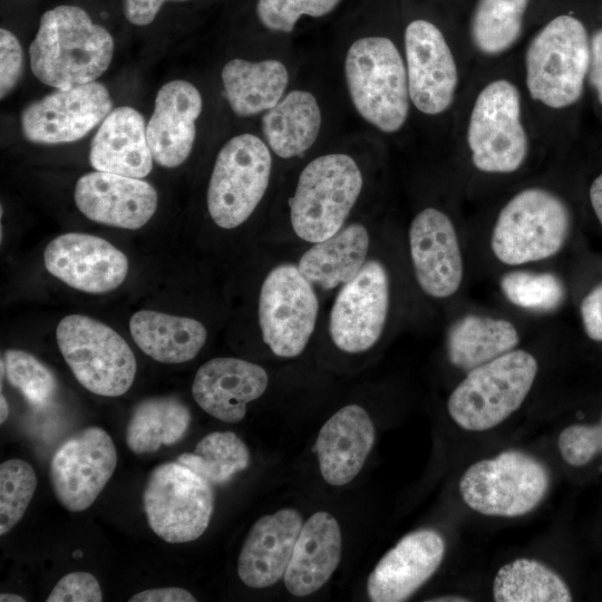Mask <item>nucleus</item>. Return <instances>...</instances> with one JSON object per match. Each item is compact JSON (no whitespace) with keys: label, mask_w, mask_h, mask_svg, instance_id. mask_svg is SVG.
I'll list each match as a JSON object with an SVG mask.
<instances>
[{"label":"nucleus","mask_w":602,"mask_h":602,"mask_svg":"<svg viewBox=\"0 0 602 602\" xmlns=\"http://www.w3.org/2000/svg\"><path fill=\"white\" fill-rule=\"evenodd\" d=\"M114 39L77 6L46 11L29 47L33 75L43 84L68 88L95 81L109 67Z\"/></svg>","instance_id":"nucleus-1"},{"label":"nucleus","mask_w":602,"mask_h":602,"mask_svg":"<svg viewBox=\"0 0 602 602\" xmlns=\"http://www.w3.org/2000/svg\"><path fill=\"white\" fill-rule=\"evenodd\" d=\"M537 370L532 353L514 349L467 371L447 401L452 419L469 431L494 428L522 406Z\"/></svg>","instance_id":"nucleus-2"},{"label":"nucleus","mask_w":602,"mask_h":602,"mask_svg":"<svg viewBox=\"0 0 602 602\" xmlns=\"http://www.w3.org/2000/svg\"><path fill=\"white\" fill-rule=\"evenodd\" d=\"M346 81L359 115L383 133L398 132L409 111L407 70L386 37L356 40L346 55Z\"/></svg>","instance_id":"nucleus-3"},{"label":"nucleus","mask_w":602,"mask_h":602,"mask_svg":"<svg viewBox=\"0 0 602 602\" xmlns=\"http://www.w3.org/2000/svg\"><path fill=\"white\" fill-rule=\"evenodd\" d=\"M590 58L582 21L570 14L555 17L535 35L525 54L531 97L554 109L575 104L584 89Z\"/></svg>","instance_id":"nucleus-4"},{"label":"nucleus","mask_w":602,"mask_h":602,"mask_svg":"<svg viewBox=\"0 0 602 602\" xmlns=\"http://www.w3.org/2000/svg\"><path fill=\"white\" fill-rule=\"evenodd\" d=\"M571 231V213L555 193L528 187L502 207L491 235L495 258L507 265L537 262L557 254Z\"/></svg>","instance_id":"nucleus-5"},{"label":"nucleus","mask_w":602,"mask_h":602,"mask_svg":"<svg viewBox=\"0 0 602 602\" xmlns=\"http://www.w3.org/2000/svg\"><path fill=\"white\" fill-rule=\"evenodd\" d=\"M363 185L361 171L347 154H327L300 173L289 201L291 225L305 242L323 241L343 227Z\"/></svg>","instance_id":"nucleus-6"},{"label":"nucleus","mask_w":602,"mask_h":602,"mask_svg":"<svg viewBox=\"0 0 602 602\" xmlns=\"http://www.w3.org/2000/svg\"><path fill=\"white\" fill-rule=\"evenodd\" d=\"M56 339L74 377L88 391L117 397L132 387L137 370L134 352L109 326L69 314L58 323Z\"/></svg>","instance_id":"nucleus-7"},{"label":"nucleus","mask_w":602,"mask_h":602,"mask_svg":"<svg viewBox=\"0 0 602 602\" xmlns=\"http://www.w3.org/2000/svg\"><path fill=\"white\" fill-rule=\"evenodd\" d=\"M550 483V472L541 460L508 449L470 465L459 480V493L465 504L479 514L516 517L543 501Z\"/></svg>","instance_id":"nucleus-8"},{"label":"nucleus","mask_w":602,"mask_h":602,"mask_svg":"<svg viewBox=\"0 0 602 602\" xmlns=\"http://www.w3.org/2000/svg\"><path fill=\"white\" fill-rule=\"evenodd\" d=\"M272 157L264 142L252 134L231 138L219 152L207 187V210L225 230L243 224L264 196Z\"/></svg>","instance_id":"nucleus-9"},{"label":"nucleus","mask_w":602,"mask_h":602,"mask_svg":"<svg viewBox=\"0 0 602 602\" xmlns=\"http://www.w3.org/2000/svg\"><path fill=\"white\" fill-rule=\"evenodd\" d=\"M467 144L474 166L482 172L508 174L523 165L528 142L514 84L497 79L482 89L470 113Z\"/></svg>","instance_id":"nucleus-10"},{"label":"nucleus","mask_w":602,"mask_h":602,"mask_svg":"<svg viewBox=\"0 0 602 602\" xmlns=\"http://www.w3.org/2000/svg\"><path fill=\"white\" fill-rule=\"evenodd\" d=\"M143 504L149 527L158 537L168 543L192 542L210 524L213 485L177 462L164 463L151 472Z\"/></svg>","instance_id":"nucleus-11"},{"label":"nucleus","mask_w":602,"mask_h":602,"mask_svg":"<svg viewBox=\"0 0 602 602\" xmlns=\"http://www.w3.org/2000/svg\"><path fill=\"white\" fill-rule=\"evenodd\" d=\"M319 301L313 284L298 265L273 268L262 282L258 317L262 339L283 358L299 356L315 328Z\"/></svg>","instance_id":"nucleus-12"},{"label":"nucleus","mask_w":602,"mask_h":602,"mask_svg":"<svg viewBox=\"0 0 602 602\" xmlns=\"http://www.w3.org/2000/svg\"><path fill=\"white\" fill-rule=\"evenodd\" d=\"M117 466L111 437L100 427L82 428L67 438L50 462L49 476L58 502L70 512L87 509Z\"/></svg>","instance_id":"nucleus-13"},{"label":"nucleus","mask_w":602,"mask_h":602,"mask_svg":"<svg viewBox=\"0 0 602 602\" xmlns=\"http://www.w3.org/2000/svg\"><path fill=\"white\" fill-rule=\"evenodd\" d=\"M389 304L388 272L380 261L367 260L334 299L329 317L332 342L349 353L370 349L382 334Z\"/></svg>","instance_id":"nucleus-14"},{"label":"nucleus","mask_w":602,"mask_h":602,"mask_svg":"<svg viewBox=\"0 0 602 602\" xmlns=\"http://www.w3.org/2000/svg\"><path fill=\"white\" fill-rule=\"evenodd\" d=\"M111 107L110 95L100 82L59 88L25 107L21 130L36 144L71 143L101 124Z\"/></svg>","instance_id":"nucleus-15"},{"label":"nucleus","mask_w":602,"mask_h":602,"mask_svg":"<svg viewBox=\"0 0 602 602\" xmlns=\"http://www.w3.org/2000/svg\"><path fill=\"white\" fill-rule=\"evenodd\" d=\"M46 270L68 287L90 294L117 289L128 273V259L107 240L69 232L50 241L43 251Z\"/></svg>","instance_id":"nucleus-16"},{"label":"nucleus","mask_w":602,"mask_h":602,"mask_svg":"<svg viewBox=\"0 0 602 602\" xmlns=\"http://www.w3.org/2000/svg\"><path fill=\"white\" fill-rule=\"evenodd\" d=\"M405 52L411 103L427 115L446 111L455 97L458 72L441 31L427 20L411 21L405 30Z\"/></svg>","instance_id":"nucleus-17"},{"label":"nucleus","mask_w":602,"mask_h":602,"mask_svg":"<svg viewBox=\"0 0 602 602\" xmlns=\"http://www.w3.org/2000/svg\"><path fill=\"white\" fill-rule=\"evenodd\" d=\"M408 240L415 276L424 293L436 299L455 294L463 281L464 262L449 216L435 207L424 208L411 221Z\"/></svg>","instance_id":"nucleus-18"},{"label":"nucleus","mask_w":602,"mask_h":602,"mask_svg":"<svg viewBox=\"0 0 602 602\" xmlns=\"http://www.w3.org/2000/svg\"><path fill=\"white\" fill-rule=\"evenodd\" d=\"M78 210L89 220L118 229L144 226L157 208V192L142 178L106 172L82 175L74 192Z\"/></svg>","instance_id":"nucleus-19"},{"label":"nucleus","mask_w":602,"mask_h":602,"mask_svg":"<svg viewBox=\"0 0 602 602\" xmlns=\"http://www.w3.org/2000/svg\"><path fill=\"white\" fill-rule=\"evenodd\" d=\"M441 535L423 528L405 535L378 562L367 582L373 602H400L411 596L439 567L445 555Z\"/></svg>","instance_id":"nucleus-20"},{"label":"nucleus","mask_w":602,"mask_h":602,"mask_svg":"<svg viewBox=\"0 0 602 602\" xmlns=\"http://www.w3.org/2000/svg\"><path fill=\"white\" fill-rule=\"evenodd\" d=\"M202 108L198 89L186 80H172L159 88L146 126L147 143L158 165L174 168L187 159Z\"/></svg>","instance_id":"nucleus-21"},{"label":"nucleus","mask_w":602,"mask_h":602,"mask_svg":"<svg viewBox=\"0 0 602 602\" xmlns=\"http://www.w3.org/2000/svg\"><path fill=\"white\" fill-rule=\"evenodd\" d=\"M268 383L269 376L261 366L239 358L219 357L198 368L192 394L205 412L235 424L244 418L247 404L264 394Z\"/></svg>","instance_id":"nucleus-22"},{"label":"nucleus","mask_w":602,"mask_h":602,"mask_svg":"<svg viewBox=\"0 0 602 602\" xmlns=\"http://www.w3.org/2000/svg\"><path fill=\"white\" fill-rule=\"evenodd\" d=\"M302 525L301 515L293 508L280 509L255 522L237 560L241 581L254 589L276 583L287 571Z\"/></svg>","instance_id":"nucleus-23"},{"label":"nucleus","mask_w":602,"mask_h":602,"mask_svg":"<svg viewBox=\"0 0 602 602\" xmlns=\"http://www.w3.org/2000/svg\"><path fill=\"white\" fill-rule=\"evenodd\" d=\"M375 441L368 412L348 405L332 415L319 431L315 448L323 479L333 486L351 482L362 468Z\"/></svg>","instance_id":"nucleus-24"},{"label":"nucleus","mask_w":602,"mask_h":602,"mask_svg":"<svg viewBox=\"0 0 602 602\" xmlns=\"http://www.w3.org/2000/svg\"><path fill=\"white\" fill-rule=\"evenodd\" d=\"M89 161L99 172L136 178L147 176L154 159L143 116L128 106L113 109L91 140Z\"/></svg>","instance_id":"nucleus-25"},{"label":"nucleus","mask_w":602,"mask_h":602,"mask_svg":"<svg viewBox=\"0 0 602 602\" xmlns=\"http://www.w3.org/2000/svg\"><path fill=\"white\" fill-rule=\"evenodd\" d=\"M341 557V531L327 512H317L302 525L283 575L288 591L305 596L318 591L336 571Z\"/></svg>","instance_id":"nucleus-26"},{"label":"nucleus","mask_w":602,"mask_h":602,"mask_svg":"<svg viewBox=\"0 0 602 602\" xmlns=\"http://www.w3.org/2000/svg\"><path fill=\"white\" fill-rule=\"evenodd\" d=\"M136 346L162 363H183L202 350L206 328L196 319L172 315L155 310H139L129 320Z\"/></svg>","instance_id":"nucleus-27"},{"label":"nucleus","mask_w":602,"mask_h":602,"mask_svg":"<svg viewBox=\"0 0 602 602\" xmlns=\"http://www.w3.org/2000/svg\"><path fill=\"white\" fill-rule=\"evenodd\" d=\"M370 236L360 223L343 226L334 235L313 243L298 268L313 284L331 290L355 278L367 262Z\"/></svg>","instance_id":"nucleus-28"},{"label":"nucleus","mask_w":602,"mask_h":602,"mask_svg":"<svg viewBox=\"0 0 602 602\" xmlns=\"http://www.w3.org/2000/svg\"><path fill=\"white\" fill-rule=\"evenodd\" d=\"M221 77L229 105L241 117L271 109L282 99L289 81L287 67L274 59H232Z\"/></svg>","instance_id":"nucleus-29"},{"label":"nucleus","mask_w":602,"mask_h":602,"mask_svg":"<svg viewBox=\"0 0 602 602\" xmlns=\"http://www.w3.org/2000/svg\"><path fill=\"white\" fill-rule=\"evenodd\" d=\"M518 343V330L511 321L470 313L450 327L447 353L454 367L467 372L516 349Z\"/></svg>","instance_id":"nucleus-30"},{"label":"nucleus","mask_w":602,"mask_h":602,"mask_svg":"<svg viewBox=\"0 0 602 602\" xmlns=\"http://www.w3.org/2000/svg\"><path fill=\"white\" fill-rule=\"evenodd\" d=\"M321 111L315 97L305 90H292L266 110L262 133L269 147L282 158L308 151L317 140Z\"/></svg>","instance_id":"nucleus-31"},{"label":"nucleus","mask_w":602,"mask_h":602,"mask_svg":"<svg viewBox=\"0 0 602 602\" xmlns=\"http://www.w3.org/2000/svg\"><path fill=\"white\" fill-rule=\"evenodd\" d=\"M188 407L175 396L151 397L134 408L126 428V444L135 454L153 453L178 443L191 424Z\"/></svg>","instance_id":"nucleus-32"},{"label":"nucleus","mask_w":602,"mask_h":602,"mask_svg":"<svg viewBox=\"0 0 602 602\" xmlns=\"http://www.w3.org/2000/svg\"><path fill=\"white\" fill-rule=\"evenodd\" d=\"M496 602H569L572 594L563 579L540 561L517 559L504 564L493 583Z\"/></svg>","instance_id":"nucleus-33"},{"label":"nucleus","mask_w":602,"mask_h":602,"mask_svg":"<svg viewBox=\"0 0 602 602\" xmlns=\"http://www.w3.org/2000/svg\"><path fill=\"white\" fill-rule=\"evenodd\" d=\"M530 0H478L470 21L475 47L485 55L508 50L518 39Z\"/></svg>","instance_id":"nucleus-34"},{"label":"nucleus","mask_w":602,"mask_h":602,"mask_svg":"<svg viewBox=\"0 0 602 602\" xmlns=\"http://www.w3.org/2000/svg\"><path fill=\"white\" fill-rule=\"evenodd\" d=\"M176 462L211 485H222L249 466L250 453L236 434L213 431L197 443L193 453L179 455Z\"/></svg>","instance_id":"nucleus-35"},{"label":"nucleus","mask_w":602,"mask_h":602,"mask_svg":"<svg viewBox=\"0 0 602 602\" xmlns=\"http://www.w3.org/2000/svg\"><path fill=\"white\" fill-rule=\"evenodd\" d=\"M499 285L511 303L526 310L552 311L564 299L561 280L550 272H508L502 276Z\"/></svg>","instance_id":"nucleus-36"},{"label":"nucleus","mask_w":602,"mask_h":602,"mask_svg":"<svg viewBox=\"0 0 602 602\" xmlns=\"http://www.w3.org/2000/svg\"><path fill=\"white\" fill-rule=\"evenodd\" d=\"M36 488L37 476L28 462L14 458L0 465V535L21 520Z\"/></svg>","instance_id":"nucleus-37"},{"label":"nucleus","mask_w":602,"mask_h":602,"mask_svg":"<svg viewBox=\"0 0 602 602\" xmlns=\"http://www.w3.org/2000/svg\"><path fill=\"white\" fill-rule=\"evenodd\" d=\"M10 385L35 406H46L55 396L57 380L51 370L23 350L8 349L2 359Z\"/></svg>","instance_id":"nucleus-38"},{"label":"nucleus","mask_w":602,"mask_h":602,"mask_svg":"<svg viewBox=\"0 0 602 602\" xmlns=\"http://www.w3.org/2000/svg\"><path fill=\"white\" fill-rule=\"evenodd\" d=\"M341 0H258L256 14L261 23L272 31L291 32L302 16L322 17L331 12Z\"/></svg>","instance_id":"nucleus-39"},{"label":"nucleus","mask_w":602,"mask_h":602,"mask_svg":"<svg viewBox=\"0 0 602 602\" xmlns=\"http://www.w3.org/2000/svg\"><path fill=\"white\" fill-rule=\"evenodd\" d=\"M562 458L571 466H583L602 453V415L596 425L575 424L566 427L557 439Z\"/></svg>","instance_id":"nucleus-40"},{"label":"nucleus","mask_w":602,"mask_h":602,"mask_svg":"<svg viewBox=\"0 0 602 602\" xmlns=\"http://www.w3.org/2000/svg\"><path fill=\"white\" fill-rule=\"evenodd\" d=\"M103 593L97 579L85 571L62 576L47 598V602H100Z\"/></svg>","instance_id":"nucleus-41"},{"label":"nucleus","mask_w":602,"mask_h":602,"mask_svg":"<svg viewBox=\"0 0 602 602\" xmlns=\"http://www.w3.org/2000/svg\"><path fill=\"white\" fill-rule=\"evenodd\" d=\"M23 65L19 40L9 30L0 29V97L3 99L18 84Z\"/></svg>","instance_id":"nucleus-42"},{"label":"nucleus","mask_w":602,"mask_h":602,"mask_svg":"<svg viewBox=\"0 0 602 602\" xmlns=\"http://www.w3.org/2000/svg\"><path fill=\"white\" fill-rule=\"evenodd\" d=\"M580 313L586 336L594 341H602V283L583 298Z\"/></svg>","instance_id":"nucleus-43"},{"label":"nucleus","mask_w":602,"mask_h":602,"mask_svg":"<svg viewBox=\"0 0 602 602\" xmlns=\"http://www.w3.org/2000/svg\"><path fill=\"white\" fill-rule=\"evenodd\" d=\"M166 1L186 0H123L126 19L135 26L149 25Z\"/></svg>","instance_id":"nucleus-44"},{"label":"nucleus","mask_w":602,"mask_h":602,"mask_svg":"<svg viewBox=\"0 0 602 602\" xmlns=\"http://www.w3.org/2000/svg\"><path fill=\"white\" fill-rule=\"evenodd\" d=\"M196 599L182 588H161L144 590L134 594L129 602H195Z\"/></svg>","instance_id":"nucleus-45"},{"label":"nucleus","mask_w":602,"mask_h":602,"mask_svg":"<svg viewBox=\"0 0 602 602\" xmlns=\"http://www.w3.org/2000/svg\"><path fill=\"white\" fill-rule=\"evenodd\" d=\"M590 50L589 80L595 89L598 99L602 105V28L593 33L590 42Z\"/></svg>","instance_id":"nucleus-46"},{"label":"nucleus","mask_w":602,"mask_h":602,"mask_svg":"<svg viewBox=\"0 0 602 602\" xmlns=\"http://www.w3.org/2000/svg\"><path fill=\"white\" fill-rule=\"evenodd\" d=\"M589 196L594 214L602 225V173L592 182Z\"/></svg>","instance_id":"nucleus-47"},{"label":"nucleus","mask_w":602,"mask_h":602,"mask_svg":"<svg viewBox=\"0 0 602 602\" xmlns=\"http://www.w3.org/2000/svg\"><path fill=\"white\" fill-rule=\"evenodd\" d=\"M0 601L1 602H25L26 599H23L20 595L12 594V593H1Z\"/></svg>","instance_id":"nucleus-48"},{"label":"nucleus","mask_w":602,"mask_h":602,"mask_svg":"<svg viewBox=\"0 0 602 602\" xmlns=\"http://www.w3.org/2000/svg\"><path fill=\"white\" fill-rule=\"evenodd\" d=\"M1 417H0V423L3 424L7 418H8V415H9V406H8V401L6 399V397L3 396V394H1Z\"/></svg>","instance_id":"nucleus-49"},{"label":"nucleus","mask_w":602,"mask_h":602,"mask_svg":"<svg viewBox=\"0 0 602 602\" xmlns=\"http://www.w3.org/2000/svg\"><path fill=\"white\" fill-rule=\"evenodd\" d=\"M429 601H443V602H447V601H452V602H462V601H469L468 599H464L463 596H455V595H450V596H441V598H437V599H431Z\"/></svg>","instance_id":"nucleus-50"}]
</instances>
